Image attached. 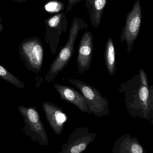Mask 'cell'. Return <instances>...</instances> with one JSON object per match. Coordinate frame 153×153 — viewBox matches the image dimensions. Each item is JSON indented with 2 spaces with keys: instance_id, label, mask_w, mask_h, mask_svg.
<instances>
[{
  "instance_id": "cell-1",
  "label": "cell",
  "mask_w": 153,
  "mask_h": 153,
  "mask_svg": "<svg viewBox=\"0 0 153 153\" xmlns=\"http://www.w3.org/2000/svg\"><path fill=\"white\" fill-rule=\"evenodd\" d=\"M149 86L147 75L143 69L128 81L123 82L119 90L123 94L126 108L134 118L147 120L153 124V87Z\"/></svg>"
},
{
  "instance_id": "cell-2",
  "label": "cell",
  "mask_w": 153,
  "mask_h": 153,
  "mask_svg": "<svg viewBox=\"0 0 153 153\" xmlns=\"http://www.w3.org/2000/svg\"><path fill=\"white\" fill-rule=\"evenodd\" d=\"M87 27V23L82 19L76 17L73 19L70 29L68 42L52 63L49 71L45 76V79L47 82L51 83L53 81L58 74L68 64L73 55L75 42L79 33L80 30Z\"/></svg>"
},
{
  "instance_id": "cell-3",
  "label": "cell",
  "mask_w": 153,
  "mask_h": 153,
  "mask_svg": "<svg viewBox=\"0 0 153 153\" xmlns=\"http://www.w3.org/2000/svg\"><path fill=\"white\" fill-rule=\"evenodd\" d=\"M19 53L29 70L39 73L44 57V50L41 39L37 36L23 40L19 47Z\"/></svg>"
},
{
  "instance_id": "cell-4",
  "label": "cell",
  "mask_w": 153,
  "mask_h": 153,
  "mask_svg": "<svg viewBox=\"0 0 153 153\" xmlns=\"http://www.w3.org/2000/svg\"><path fill=\"white\" fill-rule=\"evenodd\" d=\"M68 81L77 88L84 96L92 114L95 116L102 117L109 114L110 103L98 89L79 79L68 78Z\"/></svg>"
},
{
  "instance_id": "cell-5",
  "label": "cell",
  "mask_w": 153,
  "mask_h": 153,
  "mask_svg": "<svg viewBox=\"0 0 153 153\" xmlns=\"http://www.w3.org/2000/svg\"><path fill=\"white\" fill-rule=\"evenodd\" d=\"M19 111L24 118L25 126L23 131L34 141L43 146L49 144V139L41 116L35 107L18 106Z\"/></svg>"
},
{
  "instance_id": "cell-6",
  "label": "cell",
  "mask_w": 153,
  "mask_h": 153,
  "mask_svg": "<svg viewBox=\"0 0 153 153\" xmlns=\"http://www.w3.org/2000/svg\"><path fill=\"white\" fill-rule=\"evenodd\" d=\"M142 11L139 0H137L133 5L132 10L126 16V23L123 28L120 35L122 43L126 42L127 51L130 52L134 42L139 33L141 23Z\"/></svg>"
},
{
  "instance_id": "cell-7",
  "label": "cell",
  "mask_w": 153,
  "mask_h": 153,
  "mask_svg": "<svg viewBox=\"0 0 153 153\" xmlns=\"http://www.w3.org/2000/svg\"><path fill=\"white\" fill-rule=\"evenodd\" d=\"M45 42L50 45L52 54L54 55L61 35L62 33L66 32L68 28V20L66 14L64 12H61L48 18L45 21Z\"/></svg>"
},
{
  "instance_id": "cell-8",
  "label": "cell",
  "mask_w": 153,
  "mask_h": 153,
  "mask_svg": "<svg viewBox=\"0 0 153 153\" xmlns=\"http://www.w3.org/2000/svg\"><path fill=\"white\" fill-rule=\"evenodd\" d=\"M97 133L89 131L87 127H77L69 136L59 153H80L95 140Z\"/></svg>"
},
{
  "instance_id": "cell-9",
  "label": "cell",
  "mask_w": 153,
  "mask_h": 153,
  "mask_svg": "<svg viewBox=\"0 0 153 153\" xmlns=\"http://www.w3.org/2000/svg\"><path fill=\"white\" fill-rule=\"evenodd\" d=\"M94 52L93 36L91 32L84 33L79 42L78 53L77 58L78 72L83 76L90 69Z\"/></svg>"
},
{
  "instance_id": "cell-10",
  "label": "cell",
  "mask_w": 153,
  "mask_h": 153,
  "mask_svg": "<svg viewBox=\"0 0 153 153\" xmlns=\"http://www.w3.org/2000/svg\"><path fill=\"white\" fill-rule=\"evenodd\" d=\"M53 85L62 100L76 105L83 112L89 114H92L87 101L81 93L78 92L72 87L66 85L54 83Z\"/></svg>"
},
{
  "instance_id": "cell-11",
  "label": "cell",
  "mask_w": 153,
  "mask_h": 153,
  "mask_svg": "<svg viewBox=\"0 0 153 153\" xmlns=\"http://www.w3.org/2000/svg\"><path fill=\"white\" fill-rule=\"evenodd\" d=\"M42 107L46 119L51 128L56 134L60 135L68 121V116L62 109L50 102H45Z\"/></svg>"
},
{
  "instance_id": "cell-12",
  "label": "cell",
  "mask_w": 153,
  "mask_h": 153,
  "mask_svg": "<svg viewBox=\"0 0 153 153\" xmlns=\"http://www.w3.org/2000/svg\"><path fill=\"white\" fill-rule=\"evenodd\" d=\"M113 153H146L142 145L136 137L125 134L114 142L111 151Z\"/></svg>"
},
{
  "instance_id": "cell-13",
  "label": "cell",
  "mask_w": 153,
  "mask_h": 153,
  "mask_svg": "<svg viewBox=\"0 0 153 153\" xmlns=\"http://www.w3.org/2000/svg\"><path fill=\"white\" fill-rule=\"evenodd\" d=\"M108 0H92L88 8L91 25L98 29L101 23L102 16Z\"/></svg>"
},
{
  "instance_id": "cell-14",
  "label": "cell",
  "mask_w": 153,
  "mask_h": 153,
  "mask_svg": "<svg viewBox=\"0 0 153 153\" xmlns=\"http://www.w3.org/2000/svg\"><path fill=\"white\" fill-rule=\"evenodd\" d=\"M104 57L107 71L110 76H114L116 70V59L114 44L111 37L105 44Z\"/></svg>"
},
{
  "instance_id": "cell-15",
  "label": "cell",
  "mask_w": 153,
  "mask_h": 153,
  "mask_svg": "<svg viewBox=\"0 0 153 153\" xmlns=\"http://www.w3.org/2000/svg\"><path fill=\"white\" fill-rule=\"evenodd\" d=\"M0 78L9 82L18 88H23L25 84L0 64Z\"/></svg>"
},
{
  "instance_id": "cell-16",
  "label": "cell",
  "mask_w": 153,
  "mask_h": 153,
  "mask_svg": "<svg viewBox=\"0 0 153 153\" xmlns=\"http://www.w3.org/2000/svg\"><path fill=\"white\" fill-rule=\"evenodd\" d=\"M44 9L46 12L50 13H57L64 9L65 5L61 1H51L44 5Z\"/></svg>"
},
{
  "instance_id": "cell-17",
  "label": "cell",
  "mask_w": 153,
  "mask_h": 153,
  "mask_svg": "<svg viewBox=\"0 0 153 153\" xmlns=\"http://www.w3.org/2000/svg\"><path fill=\"white\" fill-rule=\"evenodd\" d=\"M68 5L66 10V12L67 13L70 12L73 7H74L76 4L80 2L81 0H68Z\"/></svg>"
},
{
  "instance_id": "cell-18",
  "label": "cell",
  "mask_w": 153,
  "mask_h": 153,
  "mask_svg": "<svg viewBox=\"0 0 153 153\" xmlns=\"http://www.w3.org/2000/svg\"><path fill=\"white\" fill-rule=\"evenodd\" d=\"M85 1L86 6L88 8L89 7V6L91 5L92 0H85Z\"/></svg>"
},
{
  "instance_id": "cell-19",
  "label": "cell",
  "mask_w": 153,
  "mask_h": 153,
  "mask_svg": "<svg viewBox=\"0 0 153 153\" xmlns=\"http://www.w3.org/2000/svg\"><path fill=\"white\" fill-rule=\"evenodd\" d=\"M4 27H3V25L2 23V19H1V17H0V33L2 32V30H3Z\"/></svg>"
},
{
  "instance_id": "cell-20",
  "label": "cell",
  "mask_w": 153,
  "mask_h": 153,
  "mask_svg": "<svg viewBox=\"0 0 153 153\" xmlns=\"http://www.w3.org/2000/svg\"><path fill=\"white\" fill-rule=\"evenodd\" d=\"M12 1L19 3H25L27 1V0H12Z\"/></svg>"
},
{
  "instance_id": "cell-21",
  "label": "cell",
  "mask_w": 153,
  "mask_h": 153,
  "mask_svg": "<svg viewBox=\"0 0 153 153\" xmlns=\"http://www.w3.org/2000/svg\"><path fill=\"white\" fill-rule=\"evenodd\" d=\"M118 1H123V0H118Z\"/></svg>"
},
{
  "instance_id": "cell-22",
  "label": "cell",
  "mask_w": 153,
  "mask_h": 153,
  "mask_svg": "<svg viewBox=\"0 0 153 153\" xmlns=\"http://www.w3.org/2000/svg\"><path fill=\"white\" fill-rule=\"evenodd\" d=\"M1 11H0V15H1Z\"/></svg>"
}]
</instances>
